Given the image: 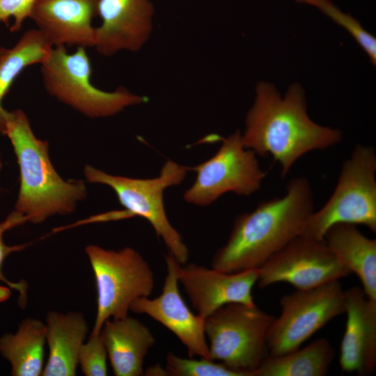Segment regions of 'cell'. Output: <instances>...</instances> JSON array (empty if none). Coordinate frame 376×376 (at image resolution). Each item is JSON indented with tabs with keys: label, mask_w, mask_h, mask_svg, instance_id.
<instances>
[{
	"label": "cell",
	"mask_w": 376,
	"mask_h": 376,
	"mask_svg": "<svg viewBox=\"0 0 376 376\" xmlns=\"http://www.w3.org/2000/svg\"><path fill=\"white\" fill-rule=\"evenodd\" d=\"M242 139L245 148L260 156L270 155L279 163L284 178L305 154L340 143L343 132L309 117L300 84L290 85L282 95L273 84L262 81L256 87Z\"/></svg>",
	"instance_id": "cell-1"
},
{
	"label": "cell",
	"mask_w": 376,
	"mask_h": 376,
	"mask_svg": "<svg viewBox=\"0 0 376 376\" xmlns=\"http://www.w3.org/2000/svg\"><path fill=\"white\" fill-rule=\"evenodd\" d=\"M313 212L309 181L304 177L292 178L283 196L263 201L237 217L226 243L212 259V267L226 272L260 268L300 235Z\"/></svg>",
	"instance_id": "cell-2"
},
{
	"label": "cell",
	"mask_w": 376,
	"mask_h": 376,
	"mask_svg": "<svg viewBox=\"0 0 376 376\" xmlns=\"http://www.w3.org/2000/svg\"><path fill=\"white\" fill-rule=\"evenodd\" d=\"M19 167V191L15 210L27 221L43 222L56 214L71 213L86 196L82 180H64L49 157V144L34 135L26 115L20 109L8 112L6 132Z\"/></svg>",
	"instance_id": "cell-3"
},
{
	"label": "cell",
	"mask_w": 376,
	"mask_h": 376,
	"mask_svg": "<svg viewBox=\"0 0 376 376\" xmlns=\"http://www.w3.org/2000/svg\"><path fill=\"white\" fill-rule=\"evenodd\" d=\"M189 169L167 160L159 175L153 178L137 179L113 175L86 165L84 175L89 182L106 185L116 192L125 211L95 217V219H116L130 217L146 219L157 236L166 244L169 253L183 265L189 259V250L180 234L170 224L164 208L163 194L171 186L180 184Z\"/></svg>",
	"instance_id": "cell-4"
},
{
	"label": "cell",
	"mask_w": 376,
	"mask_h": 376,
	"mask_svg": "<svg viewBox=\"0 0 376 376\" xmlns=\"http://www.w3.org/2000/svg\"><path fill=\"white\" fill-rule=\"evenodd\" d=\"M376 153L357 145L342 165L336 188L327 203L306 220L300 235L323 240L338 224L364 225L376 232Z\"/></svg>",
	"instance_id": "cell-5"
},
{
	"label": "cell",
	"mask_w": 376,
	"mask_h": 376,
	"mask_svg": "<svg viewBox=\"0 0 376 376\" xmlns=\"http://www.w3.org/2000/svg\"><path fill=\"white\" fill-rule=\"evenodd\" d=\"M40 65L47 91L90 118L111 116L146 101L124 87L107 92L93 85L91 63L85 47L68 53L65 46L53 47Z\"/></svg>",
	"instance_id": "cell-6"
},
{
	"label": "cell",
	"mask_w": 376,
	"mask_h": 376,
	"mask_svg": "<svg viewBox=\"0 0 376 376\" xmlns=\"http://www.w3.org/2000/svg\"><path fill=\"white\" fill-rule=\"evenodd\" d=\"M274 317L256 305L228 304L205 318L210 358L242 376H255L268 355L267 336Z\"/></svg>",
	"instance_id": "cell-7"
},
{
	"label": "cell",
	"mask_w": 376,
	"mask_h": 376,
	"mask_svg": "<svg viewBox=\"0 0 376 376\" xmlns=\"http://www.w3.org/2000/svg\"><path fill=\"white\" fill-rule=\"evenodd\" d=\"M86 253L97 290V313L91 334H98L106 321L127 317L134 301L151 295L155 276L148 262L131 247L114 251L90 244Z\"/></svg>",
	"instance_id": "cell-8"
},
{
	"label": "cell",
	"mask_w": 376,
	"mask_h": 376,
	"mask_svg": "<svg viewBox=\"0 0 376 376\" xmlns=\"http://www.w3.org/2000/svg\"><path fill=\"white\" fill-rule=\"evenodd\" d=\"M281 312L274 318L267 336L270 355L300 347L327 322L345 313V290L339 281L284 295Z\"/></svg>",
	"instance_id": "cell-9"
},
{
	"label": "cell",
	"mask_w": 376,
	"mask_h": 376,
	"mask_svg": "<svg viewBox=\"0 0 376 376\" xmlns=\"http://www.w3.org/2000/svg\"><path fill=\"white\" fill-rule=\"evenodd\" d=\"M209 159L188 167L196 173L193 185L184 193L185 201L207 206L227 192L249 196L261 187L266 173L260 169L256 154L244 147L237 130L226 138Z\"/></svg>",
	"instance_id": "cell-10"
},
{
	"label": "cell",
	"mask_w": 376,
	"mask_h": 376,
	"mask_svg": "<svg viewBox=\"0 0 376 376\" xmlns=\"http://www.w3.org/2000/svg\"><path fill=\"white\" fill-rule=\"evenodd\" d=\"M350 271L324 240L299 235L270 257L260 268V288L285 282L305 290L339 281Z\"/></svg>",
	"instance_id": "cell-11"
},
{
	"label": "cell",
	"mask_w": 376,
	"mask_h": 376,
	"mask_svg": "<svg viewBox=\"0 0 376 376\" xmlns=\"http://www.w3.org/2000/svg\"><path fill=\"white\" fill-rule=\"evenodd\" d=\"M166 275L159 296L141 297L133 301L130 311L146 314L170 330L186 347L189 357L210 359L205 333V318L193 313L179 290L180 264L173 256L165 257Z\"/></svg>",
	"instance_id": "cell-12"
},
{
	"label": "cell",
	"mask_w": 376,
	"mask_h": 376,
	"mask_svg": "<svg viewBox=\"0 0 376 376\" xmlns=\"http://www.w3.org/2000/svg\"><path fill=\"white\" fill-rule=\"evenodd\" d=\"M180 265L178 281L196 314L205 318L228 304L256 305L252 289L259 277V268L226 272L190 263Z\"/></svg>",
	"instance_id": "cell-13"
},
{
	"label": "cell",
	"mask_w": 376,
	"mask_h": 376,
	"mask_svg": "<svg viewBox=\"0 0 376 376\" xmlns=\"http://www.w3.org/2000/svg\"><path fill=\"white\" fill-rule=\"evenodd\" d=\"M154 7L150 0H99L94 47L102 55L137 52L152 30Z\"/></svg>",
	"instance_id": "cell-14"
},
{
	"label": "cell",
	"mask_w": 376,
	"mask_h": 376,
	"mask_svg": "<svg viewBox=\"0 0 376 376\" xmlns=\"http://www.w3.org/2000/svg\"><path fill=\"white\" fill-rule=\"evenodd\" d=\"M99 0H36L29 17L52 47H94Z\"/></svg>",
	"instance_id": "cell-15"
},
{
	"label": "cell",
	"mask_w": 376,
	"mask_h": 376,
	"mask_svg": "<svg viewBox=\"0 0 376 376\" xmlns=\"http://www.w3.org/2000/svg\"><path fill=\"white\" fill-rule=\"evenodd\" d=\"M347 321L340 347L343 370L369 375L376 368V301L367 297L363 289L345 290Z\"/></svg>",
	"instance_id": "cell-16"
},
{
	"label": "cell",
	"mask_w": 376,
	"mask_h": 376,
	"mask_svg": "<svg viewBox=\"0 0 376 376\" xmlns=\"http://www.w3.org/2000/svg\"><path fill=\"white\" fill-rule=\"evenodd\" d=\"M100 334L116 376L144 375L145 357L155 343L148 327L127 315L106 321Z\"/></svg>",
	"instance_id": "cell-17"
},
{
	"label": "cell",
	"mask_w": 376,
	"mask_h": 376,
	"mask_svg": "<svg viewBox=\"0 0 376 376\" xmlns=\"http://www.w3.org/2000/svg\"><path fill=\"white\" fill-rule=\"evenodd\" d=\"M45 324L49 355L42 375H75L79 354L88 332L84 315L79 312L50 311Z\"/></svg>",
	"instance_id": "cell-18"
},
{
	"label": "cell",
	"mask_w": 376,
	"mask_h": 376,
	"mask_svg": "<svg viewBox=\"0 0 376 376\" xmlns=\"http://www.w3.org/2000/svg\"><path fill=\"white\" fill-rule=\"evenodd\" d=\"M324 240L350 272L357 275L367 297L376 301V240L350 224L332 226Z\"/></svg>",
	"instance_id": "cell-19"
},
{
	"label": "cell",
	"mask_w": 376,
	"mask_h": 376,
	"mask_svg": "<svg viewBox=\"0 0 376 376\" xmlns=\"http://www.w3.org/2000/svg\"><path fill=\"white\" fill-rule=\"evenodd\" d=\"M45 343V324L33 318L24 320L15 334L2 336L0 353L10 362L12 375H42Z\"/></svg>",
	"instance_id": "cell-20"
},
{
	"label": "cell",
	"mask_w": 376,
	"mask_h": 376,
	"mask_svg": "<svg viewBox=\"0 0 376 376\" xmlns=\"http://www.w3.org/2000/svg\"><path fill=\"white\" fill-rule=\"evenodd\" d=\"M335 357V351L325 338L280 355L268 354L255 376H324Z\"/></svg>",
	"instance_id": "cell-21"
},
{
	"label": "cell",
	"mask_w": 376,
	"mask_h": 376,
	"mask_svg": "<svg viewBox=\"0 0 376 376\" xmlns=\"http://www.w3.org/2000/svg\"><path fill=\"white\" fill-rule=\"evenodd\" d=\"M52 45L37 29L24 32L16 44L9 48H0V133L6 134L8 111L2 100L15 80L26 67L42 64L47 58Z\"/></svg>",
	"instance_id": "cell-22"
},
{
	"label": "cell",
	"mask_w": 376,
	"mask_h": 376,
	"mask_svg": "<svg viewBox=\"0 0 376 376\" xmlns=\"http://www.w3.org/2000/svg\"><path fill=\"white\" fill-rule=\"evenodd\" d=\"M313 6L344 28L363 49L373 65L376 64V38L351 15L341 11L330 0H295Z\"/></svg>",
	"instance_id": "cell-23"
},
{
	"label": "cell",
	"mask_w": 376,
	"mask_h": 376,
	"mask_svg": "<svg viewBox=\"0 0 376 376\" xmlns=\"http://www.w3.org/2000/svg\"><path fill=\"white\" fill-rule=\"evenodd\" d=\"M166 370L172 376H242L222 363L201 358H182L169 352L166 359Z\"/></svg>",
	"instance_id": "cell-24"
},
{
	"label": "cell",
	"mask_w": 376,
	"mask_h": 376,
	"mask_svg": "<svg viewBox=\"0 0 376 376\" xmlns=\"http://www.w3.org/2000/svg\"><path fill=\"white\" fill-rule=\"evenodd\" d=\"M107 352L100 334H91L82 345L78 357V364L86 376L107 375Z\"/></svg>",
	"instance_id": "cell-25"
},
{
	"label": "cell",
	"mask_w": 376,
	"mask_h": 376,
	"mask_svg": "<svg viewBox=\"0 0 376 376\" xmlns=\"http://www.w3.org/2000/svg\"><path fill=\"white\" fill-rule=\"evenodd\" d=\"M26 221L25 216L15 210L7 216L4 221L0 223V281L5 283L10 288L19 292V300L21 306H24L26 301L27 285L24 281L12 282L8 280L3 276L2 268L4 260L9 254L23 250L26 245L8 246L3 242V235L6 231L22 225Z\"/></svg>",
	"instance_id": "cell-26"
},
{
	"label": "cell",
	"mask_w": 376,
	"mask_h": 376,
	"mask_svg": "<svg viewBox=\"0 0 376 376\" xmlns=\"http://www.w3.org/2000/svg\"><path fill=\"white\" fill-rule=\"evenodd\" d=\"M36 0H0V23L7 24L10 19L14 22L10 31L19 30L24 21L29 17L32 6Z\"/></svg>",
	"instance_id": "cell-27"
},
{
	"label": "cell",
	"mask_w": 376,
	"mask_h": 376,
	"mask_svg": "<svg viewBox=\"0 0 376 376\" xmlns=\"http://www.w3.org/2000/svg\"><path fill=\"white\" fill-rule=\"evenodd\" d=\"M146 375H168L166 368L164 369L160 366H153L147 369L144 373Z\"/></svg>",
	"instance_id": "cell-28"
},
{
	"label": "cell",
	"mask_w": 376,
	"mask_h": 376,
	"mask_svg": "<svg viewBox=\"0 0 376 376\" xmlns=\"http://www.w3.org/2000/svg\"><path fill=\"white\" fill-rule=\"evenodd\" d=\"M1 168H2V164H1V162H0V172H1Z\"/></svg>",
	"instance_id": "cell-29"
}]
</instances>
